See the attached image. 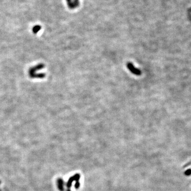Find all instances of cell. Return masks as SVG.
Returning a JSON list of instances; mask_svg holds the SVG:
<instances>
[{
    "label": "cell",
    "instance_id": "6da1fadb",
    "mask_svg": "<svg viewBox=\"0 0 191 191\" xmlns=\"http://www.w3.org/2000/svg\"><path fill=\"white\" fill-rule=\"evenodd\" d=\"M126 66L127 69H128L133 74L136 75H140L141 74V71L134 66L132 63L128 62L127 63Z\"/></svg>",
    "mask_w": 191,
    "mask_h": 191
},
{
    "label": "cell",
    "instance_id": "7a4b0ae2",
    "mask_svg": "<svg viewBox=\"0 0 191 191\" xmlns=\"http://www.w3.org/2000/svg\"><path fill=\"white\" fill-rule=\"evenodd\" d=\"M40 28H41V27L39 26H35V27H33V31L34 32L36 33L37 32H38V31L40 30Z\"/></svg>",
    "mask_w": 191,
    "mask_h": 191
},
{
    "label": "cell",
    "instance_id": "3957f363",
    "mask_svg": "<svg viewBox=\"0 0 191 191\" xmlns=\"http://www.w3.org/2000/svg\"><path fill=\"white\" fill-rule=\"evenodd\" d=\"M184 174L185 176H190L191 175V169L189 168L186 170V171L184 172Z\"/></svg>",
    "mask_w": 191,
    "mask_h": 191
},
{
    "label": "cell",
    "instance_id": "277c9868",
    "mask_svg": "<svg viewBox=\"0 0 191 191\" xmlns=\"http://www.w3.org/2000/svg\"><path fill=\"white\" fill-rule=\"evenodd\" d=\"M0 183H1V182H0Z\"/></svg>",
    "mask_w": 191,
    "mask_h": 191
},
{
    "label": "cell",
    "instance_id": "5b68a950",
    "mask_svg": "<svg viewBox=\"0 0 191 191\" xmlns=\"http://www.w3.org/2000/svg\"><path fill=\"white\" fill-rule=\"evenodd\" d=\"M0 191H1V190H0Z\"/></svg>",
    "mask_w": 191,
    "mask_h": 191
}]
</instances>
